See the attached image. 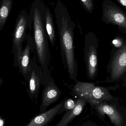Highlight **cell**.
Listing matches in <instances>:
<instances>
[{
  "mask_svg": "<svg viewBox=\"0 0 126 126\" xmlns=\"http://www.w3.org/2000/svg\"><path fill=\"white\" fill-rule=\"evenodd\" d=\"M55 14L60 44V53L64 69L71 80L76 81L78 63L75 54L74 31L75 24L66 6L58 0Z\"/></svg>",
  "mask_w": 126,
  "mask_h": 126,
  "instance_id": "1",
  "label": "cell"
},
{
  "mask_svg": "<svg viewBox=\"0 0 126 126\" xmlns=\"http://www.w3.org/2000/svg\"><path fill=\"white\" fill-rule=\"evenodd\" d=\"M66 98L50 109L39 113L35 116L26 126H47L52 121L63 106Z\"/></svg>",
  "mask_w": 126,
  "mask_h": 126,
  "instance_id": "12",
  "label": "cell"
},
{
  "mask_svg": "<svg viewBox=\"0 0 126 126\" xmlns=\"http://www.w3.org/2000/svg\"><path fill=\"white\" fill-rule=\"evenodd\" d=\"M36 55L31 59L30 68L27 82L28 94L31 100L37 101L41 84L44 85L46 75L43 69L38 64Z\"/></svg>",
  "mask_w": 126,
  "mask_h": 126,
  "instance_id": "8",
  "label": "cell"
},
{
  "mask_svg": "<svg viewBox=\"0 0 126 126\" xmlns=\"http://www.w3.org/2000/svg\"><path fill=\"white\" fill-rule=\"evenodd\" d=\"M45 17L44 24L48 37L49 40L52 46H54L56 40L55 32L52 14L48 7H45Z\"/></svg>",
  "mask_w": 126,
  "mask_h": 126,
  "instance_id": "14",
  "label": "cell"
},
{
  "mask_svg": "<svg viewBox=\"0 0 126 126\" xmlns=\"http://www.w3.org/2000/svg\"><path fill=\"white\" fill-rule=\"evenodd\" d=\"M75 106L76 103L75 101L73 100L71 98H66L63 106L59 110L58 114L62 113L64 111L73 109Z\"/></svg>",
  "mask_w": 126,
  "mask_h": 126,
  "instance_id": "16",
  "label": "cell"
},
{
  "mask_svg": "<svg viewBox=\"0 0 126 126\" xmlns=\"http://www.w3.org/2000/svg\"><path fill=\"white\" fill-rule=\"evenodd\" d=\"M44 88L42 92L40 113L46 111L48 107L56 102L61 96L62 92L55 83L50 72L46 75Z\"/></svg>",
  "mask_w": 126,
  "mask_h": 126,
  "instance_id": "10",
  "label": "cell"
},
{
  "mask_svg": "<svg viewBox=\"0 0 126 126\" xmlns=\"http://www.w3.org/2000/svg\"><path fill=\"white\" fill-rule=\"evenodd\" d=\"M81 3L84 9L90 13H92L94 10V0H80Z\"/></svg>",
  "mask_w": 126,
  "mask_h": 126,
  "instance_id": "17",
  "label": "cell"
},
{
  "mask_svg": "<svg viewBox=\"0 0 126 126\" xmlns=\"http://www.w3.org/2000/svg\"><path fill=\"white\" fill-rule=\"evenodd\" d=\"M122 80H123L124 84V86L126 88V75L123 78Z\"/></svg>",
  "mask_w": 126,
  "mask_h": 126,
  "instance_id": "20",
  "label": "cell"
},
{
  "mask_svg": "<svg viewBox=\"0 0 126 126\" xmlns=\"http://www.w3.org/2000/svg\"><path fill=\"white\" fill-rule=\"evenodd\" d=\"M26 44L23 49L22 54L18 64L17 67L26 81L29 73L31 62V54L35 50V44L34 38L30 34H27Z\"/></svg>",
  "mask_w": 126,
  "mask_h": 126,
  "instance_id": "11",
  "label": "cell"
},
{
  "mask_svg": "<svg viewBox=\"0 0 126 126\" xmlns=\"http://www.w3.org/2000/svg\"><path fill=\"white\" fill-rule=\"evenodd\" d=\"M76 106L73 109L68 110L65 112L61 120L55 126H67L83 111L87 102L81 98H78L75 101Z\"/></svg>",
  "mask_w": 126,
  "mask_h": 126,
  "instance_id": "13",
  "label": "cell"
},
{
  "mask_svg": "<svg viewBox=\"0 0 126 126\" xmlns=\"http://www.w3.org/2000/svg\"><path fill=\"white\" fill-rule=\"evenodd\" d=\"M76 82L73 89V95L85 100L90 104L92 108L103 101L116 99L110 93L109 90H111L112 88L97 86L91 83Z\"/></svg>",
  "mask_w": 126,
  "mask_h": 126,
  "instance_id": "3",
  "label": "cell"
},
{
  "mask_svg": "<svg viewBox=\"0 0 126 126\" xmlns=\"http://www.w3.org/2000/svg\"><path fill=\"white\" fill-rule=\"evenodd\" d=\"M3 83V80L0 77V87L1 86Z\"/></svg>",
  "mask_w": 126,
  "mask_h": 126,
  "instance_id": "21",
  "label": "cell"
},
{
  "mask_svg": "<svg viewBox=\"0 0 126 126\" xmlns=\"http://www.w3.org/2000/svg\"><path fill=\"white\" fill-rule=\"evenodd\" d=\"M45 7L43 3L36 1L32 4L29 18V29L33 24V34L35 46L37 61L40 64L45 75L50 71L48 65L50 54L48 34L44 24L45 17Z\"/></svg>",
  "mask_w": 126,
  "mask_h": 126,
  "instance_id": "2",
  "label": "cell"
},
{
  "mask_svg": "<svg viewBox=\"0 0 126 126\" xmlns=\"http://www.w3.org/2000/svg\"><path fill=\"white\" fill-rule=\"evenodd\" d=\"M108 76L106 82L114 83L122 80L126 75V39L119 47H114L107 67Z\"/></svg>",
  "mask_w": 126,
  "mask_h": 126,
  "instance_id": "4",
  "label": "cell"
},
{
  "mask_svg": "<svg viewBox=\"0 0 126 126\" xmlns=\"http://www.w3.org/2000/svg\"><path fill=\"white\" fill-rule=\"evenodd\" d=\"M98 40L96 34L90 32L84 38V60L88 78L94 80L96 78L98 72L97 49Z\"/></svg>",
  "mask_w": 126,
  "mask_h": 126,
  "instance_id": "5",
  "label": "cell"
},
{
  "mask_svg": "<svg viewBox=\"0 0 126 126\" xmlns=\"http://www.w3.org/2000/svg\"><path fill=\"white\" fill-rule=\"evenodd\" d=\"M116 0L126 9V0Z\"/></svg>",
  "mask_w": 126,
  "mask_h": 126,
  "instance_id": "19",
  "label": "cell"
},
{
  "mask_svg": "<svg viewBox=\"0 0 126 126\" xmlns=\"http://www.w3.org/2000/svg\"><path fill=\"white\" fill-rule=\"evenodd\" d=\"M29 26V16L25 11H22L17 18L12 34V53L14 56L23 51L22 43L27 37V30Z\"/></svg>",
  "mask_w": 126,
  "mask_h": 126,
  "instance_id": "9",
  "label": "cell"
},
{
  "mask_svg": "<svg viewBox=\"0 0 126 126\" xmlns=\"http://www.w3.org/2000/svg\"><path fill=\"white\" fill-rule=\"evenodd\" d=\"M4 122L3 120H0V126H3Z\"/></svg>",
  "mask_w": 126,
  "mask_h": 126,
  "instance_id": "22",
  "label": "cell"
},
{
  "mask_svg": "<svg viewBox=\"0 0 126 126\" xmlns=\"http://www.w3.org/2000/svg\"><path fill=\"white\" fill-rule=\"evenodd\" d=\"M81 126H98L94 122L88 121L83 124Z\"/></svg>",
  "mask_w": 126,
  "mask_h": 126,
  "instance_id": "18",
  "label": "cell"
},
{
  "mask_svg": "<svg viewBox=\"0 0 126 126\" xmlns=\"http://www.w3.org/2000/svg\"><path fill=\"white\" fill-rule=\"evenodd\" d=\"M13 5V0H1L0 1V32L3 29Z\"/></svg>",
  "mask_w": 126,
  "mask_h": 126,
  "instance_id": "15",
  "label": "cell"
},
{
  "mask_svg": "<svg viewBox=\"0 0 126 126\" xmlns=\"http://www.w3.org/2000/svg\"><path fill=\"white\" fill-rule=\"evenodd\" d=\"M101 102L93 107L102 118L107 115L115 126H126V110L116 104V100Z\"/></svg>",
  "mask_w": 126,
  "mask_h": 126,
  "instance_id": "6",
  "label": "cell"
},
{
  "mask_svg": "<svg viewBox=\"0 0 126 126\" xmlns=\"http://www.w3.org/2000/svg\"><path fill=\"white\" fill-rule=\"evenodd\" d=\"M101 19L104 23L117 26L126 32V13L111 0H103Z\"/></svg>",
  "mask_w": 126,
  "mask_h": 126,
  "instance_id": "7",
  "label": "cell"
}]
</instances>
